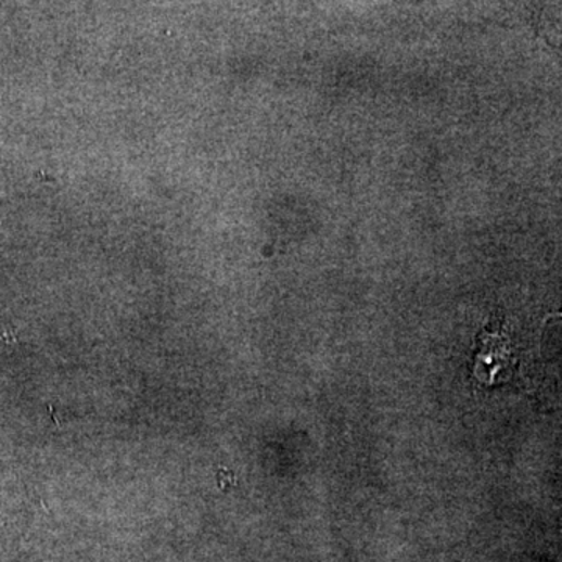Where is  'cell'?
Here are the masks:
<instances>
[]
</instances>
